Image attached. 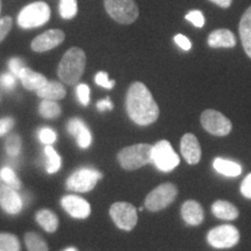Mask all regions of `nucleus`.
<instances>
[{
    "mask_svg": "<svg viewBox=\"0 0 251 251\" xmlns=\"http://www.w3.org/2000/svg\"><path fill=\"white\" fill-rule=\"evenodd\" d=\"M12 25H13V21H12L11 17L0 18V42L4 41L5 37L8 35Z\"/></svg>",
    "mask_w": 251,
    "mask_h": 251,
    "instance_id": "38",
    "label": "nucleus"
},
{
    "mask_svg": "<svg viewBox=\"0 0 251 251\" xmlns=\"http://www.w3.org/2000/svg\"><path fill=\"white\" fill-rule=\"evenodd\" d=\"M39 113L42 118L55 119L61 114V106L55 100L43 99L39 106Z\"/></svg>",
    "mask_w": 251,
    "mask_h": 251,
    "instance_id": "25",
    "label": "nucleus"
},
{
    "mask_svg": "<svg viewBox=\"0 0 251 251\" xmlns=\"http://www.w3.org/2000/svg\"><path fill=\"white\" fill-rule=\"evenodd\" d=\"M97 108H98L99 112H105V111H112L113 109V102L111 99L105 98L103 100H100V101L97 102Z\"/></svg>",
    "mask_w": 251,
    "mask_h": 251,
    "instance_id": "42",
    "label": "nucleus"
},
{
    "mask_svg": "<svg viewBox=\"0 0 251 251\" xmlns=\"http://www.w3.org/2000/svg\"><path fill=\"white\" fill-rule=\"evenodd\" d=\"M179 156L176 153L171 143L166 140H162L152 146L151 163L163 172H171L179 165Z\"/></svg>",
    "mask_w": 251,
    "mask_h": 251,
    "instance_id": "6",
    "label": "nucleus"
},
{
    "mask_svg": "<svg viewBox=\"0 0 251 251\" xmlns=\"http://www.w3.org/2000/svg\"><path fill=\"white\" fill-rule=\"evenodd\" d=\"M65 39L64 31L61 29H50L41 34L31 41V49L36 52H45L61 45Z\"/></svg>",
    "mask_w": 251,
    "mask_h": 251,
    "instance_id": "12",
    "label": "nucleus"
},
{
    "mask_svg": "<svg viewBox=\"0 0 251 251\" xmlns=\"http://www.w3.org/2000/svg\"><path fill=\"white\" fill-rule=\"evenodd\" d=\"M78 11L77 0H61L59 2V14L63 19H74Z\"/></svg>",
    "mask_w": 251,
    "mask_h": 251,
    "instance_id": "30",
    "label": "nucleus"
},
{
    "mask_svg": "<svg viewBox=\"0 0 251 251\" xmlns=\"http://www.w3.org/2000/svg\"><path fill=\"white\" fill-rule=\"evenodd\" d=\"M25 242H26L28 251H49L48 244L39 234L27 233L25 235Z\"/></svg>",
    "mask_w": 251,
    "mask_h": 251,
    "instance_id": "27",
    "label": "nucleus"
},
{
    "mask_svg": "<svg viewBox=\"0 0 251 251\" xmlns=\"http://www.w3.org/2000/svg\"><path fill=\"white\" fill-rule=\"evenodd\" d=\"M238 31H240L241 42H242L244 51L251 58V6L241 18Z\"/></svg>",
    "mask_w": 251,
    "mask_h": 251,
    "instance_id": "20",
    "label": "nucleus"
},
{
    "mask_svg": "<svg viewBox=\"0 0 251 251\" xmlns=\"http://www.w3.org/2000/svg\"><path fill=\"white\" fill-rule=\"evenodd\" d=\"M208 46L212 48H233L236 46V37L233 31L226 28L216 29L208 35Z\"/></svg>",
    "mask_w": 251,
    "mask_h": 251,
    "instance_id": "17",
    "label": "nucleus"
},
{
    "mask_svg": "<svg viewBox=\"0 0 251 251\" xmlns=\"http://www.w3.org/2000/svg\"><path fill=\"white\" fill-rule=\"evenodd\" d=\"M0 178L5 181L6 185L14 188V190L18 191L21 188L20 179H19L18 176L15 175V172L9 166H5V168L1 169V171H0Z\"/></svg>",
    "mask_w": 251,
    "mask_h": 251,
    "instance_id": "31",
    "label": "nucleus"
},
{
    "mask_svg": "<svg viewBox=\"0 0 251 251\" xmlns=\"http://www.w3.org/2000/svg\"><path fill=\"white\" fill-rule=\"evenodd\" d=\"M21 147H23V142H21V137L17 134H11L7 137L5 143V149L6 152L9 157L12 158H15L20 155Z\"/></svg>",
    "mask_w": 251,
    "mask_h": 251,
    "instance_id": "29",
    "label": "nucleus"
},
{
    "mask_svg": "<svg viewBox=\"0 0 251 251\" xmlns=\"http://www.w3.org/2000/svg\"><path fill=\"white\" fill-rule=\"evenodd\" d=\"M37 136H39V140L41 143L47 144V146H50L57 139V134L54 129L49 127H43L37 131Z\"/></svg>",
    "mask_w": 251,
    "mask_h": 251,
    "instance_id": "32",
    "label": "nucleus"
},
{
    "mask_svg": "<svg viewBox=\"0 0 251 251\" xmlns=\"http://www.w3.org/2000/svg\"><path fill=\"white\" fill-rule=\"evenodd\" d=\"M0 207L9 215H17L23 211L24 199L18 194V191L8 185L0 186Z\"/></svg>",
    "mask_w": 251,
    "mask_h": 251,
    "instance_id": "13",
    "label": "nucleus"
},
{
    "mask_svg": "<svg viewBox=\"0 0 251 251\" xmlns=\"http://www.w3.org/2000/svg\"><path fill=\"white\" fill-rule=\"evenodd\" d=\"M181 216L190 226H199L203 221V209L199 202L194 200H187L181 206Z\"/></svg>",
    "mask_w": 251,
    "mask_h": 251,
    "instance_id": "18",
    "label": "nucleus"
},
{
    "mask_svg": "<svg viewBox=\"0 0 251 251\" xmlns=\"http://www.w3.org/2000/svg\"><path fill=\"white\" fill-rule=\"evenodd\" d=\"M64 251H78V250L76 249V248H74V247H69Z\"/></svg>",
    "mask_w": 251,
    "mask_h": 251,
    "instance_id": "44",
    "label": "nucleus"
},
{
    "mask_svg": "<svg viewBox=\"0 0 251 251\" xmlns=\"http://www.w3.org/2000/svg\"><path fill=\"white\" fill-rule=\"evenodd\" d=\"M17 78L13 74L7 72V74H2L0 76V86L6 91L13 90L15 85H17Z\"/></svg>",
    "mask_w": 251,
    "mask_h": 251,
    "instance_id": "34",
    "label": "nucleus"
},
{
    "mask_svg": "<svg viewBox=\"0 0 251 251\" xmlns=\"http://www.w3.org/2000/svg\"><path fill=\"white\" fill-rule=\"evenodd\" d=\"M151 150L152 146L150 144H134L118 153V161L125 170H136L151 162Z\"/></svg>",
    "mask_w": 251,
    "mask_h": 251,
    "instance_id": "3",
    "label": "nucleus"
},
{
    "mask_svg": "<svg viewBox=\"0 0 251 251\" xmlns=\"http://www.w3.org/2000/svg\"><path fill=\"white\" fill-rule=\"evenodd\" d=\"M180 151L188 164H198L201 158V148L199 141L193 134H185L180 141Z\"/></svg>",
    "mask_w": 251,
    "mask_h": 251,
    "instance_id": "15",
    "label": "nucleus"
},
{
    "mask_svg": "<svg viewBox=\"0 0 251 251\" xmlns=\"http://www.w3.org/2000/svg\"><path fill=\"white\" fill-rule=\"evenodd\" d=\"M212 212L216 218L227 220V221H231V220L237 219L238 209L235 207L233 203L225 201V200H218L213 203Z\"/></svg>",
    "mask_w": 251,
    "mask_h": 251,
    "instance_id": "23",
    "label": "nucleus"
},
{
    "mask_svg": "<svg viewBox=\"0 0 251 251\" xmlns=\"http://www.w3.org/2000/svg\"><path fill=\"white\" fill-rule=\"evenodd\" d=\"M109 215L118 228L129 231L137 224L136 208L128 202H115L109 208Z\"/></svg>",
    "mask_w": 251,
    "mask_h": 251,
    "instance_id": "10",
    "label": "nucleus"
},
{
    "mask_svg": "<svg viewBox=\"0 0 251 251\" xmlns=\"http://www.w3.org/2000/svg\"><path fill=\"white\" fill-rule=\"evenodd\" d=\"M49 18V6L43 1H36L21 9V12L18 15V25L24 29L36 28L48 23Z\"/></svg>",
    "mask_w": 251,
    "mask_h": 251,
    "instance_id": "4",
    "label": "nucleus"
},
{
    "mask_svg": "<svg viewBox=\"0 0 251 251\" xmlns=\"http://www.w3.org/2000/svg\"><path fill=\"white\" fill-rule=\"evenodd\" d=\"M128 117L139 126H149L158 119L159 108L148 87L135 81L128 89L126 97Z\"/></svg>",
    "mask_w": 251,
    "mask_h": 251,
    "instance_id": "1",
    "label": "nucleus"
},
{
    "mask_svg": "<svg viewBox=\"0 0 251 251\" xmlns=\"http://www.w3.org/2000/svg\"><path fill=\"white\" fill-rule=\"evenodd\" d=\"M105 9L113 20L121 25H130L139 18V7L134 0H103Z\"/></svg>",
    "mask_w": 251,
    "mask_h": 251,
    "instance_id": "5",
    "label": "nucleus"
},
{
    "mask_svg": "<svg viewBox=\"0 0 251 251\" xmlns=\"http://www.w3.org/2000/svg\"><path fill=\"white\" fill-rule=\"evenodd\" d=\"M209 1L214 2L215 5H218L219 7H221V8H228V7H230L233 0H209Z\"/></svg>",
    "mask_w": 251,
    "mask_h": 251,
    "instance_id": "43",
    "label": "nucleus"
},
{
    "mask_svg": "<svg viewBox=\"0 0 251 251\" xmlns=\"http://www.w3.org/2000/svg\"><path fill=\"white\" fill-rule=\"evenodd\" d=\"M18 237L9 233H0V251H20Z\"/></svg>",
    "mask_w": 251,
    "mask_h": 251,
    "instance_id": "28",
    "label": "nucleus"
},
{
    "mask_svg": "<svg viewBox=\"0 0 251 251\" xmlns=\"http://www.w3.org/2000/svg\"><path fill=\"white\" fill-rule=\"evenodd\" d=\"M8 68H9V72L13 74L15 77L19 78L21 71H23L26 67H25V63L23 59L19 57H13L8 61Z\"/></svg>",
    "mask_w": 251,
    "mask_h": 251,
    "instance_id": "37",
    "label": "nucleus"
},
{
    "mask_svg": "<svg viewBox=\"0 0 251 251\" xmlns=\"http://www.w3.org/2000/svg\"><path fill=\"white\" fill-rule=\"evenodd\" d=\"M86 65V56L83 49L72 47L63 55L58 65V77L64 84L74 85L79 81Z\"/></svg>",
    "mask_w": 251,
    "mask_h": 251,
    "instance_id": "2",
    "label": "nucleus"
},
{
    "mask_svg": "<svg viewBox=\"0 0 251 251\" xmlns=\"http://www.w3.org/2000/svg\"><path fill=\"white\" fill-rule=\"evenodd\" d=\"M175 42L177 43L181 49L185 50V51H188V50L191 49V47H192L191 41L188 40L186 36H184L183 34H177V35L175 36Z\"/></svg>",
    "mask_w": 251,
    "mask_h": 251,
    "instance_id": "41",
    "label": "nucleus"
},
{
    "mask_svg": "<svg viewBox=\"0 0 251 251\" xmlns=\"http://www.w3.org/2000/svg\"><path fill=\"white\" fill-rule=\"evenodd\" d=\"M36 94L42 99L57 101V100L64 98L67 91H65L63 84L58 83V81H48L45 86H42L40 90L36 91Z\"/></svg>",
    "mask_w": 251,
    "mask_h": 251,
    "instance_id": "21",
    "label": "nucleus"
},
{
    "mask_svg": "<svg viewBox=\"0 0 251 251\" xmlns=\"http://www.w3.org/2000/svg\"><path fill=\"white\" fill-rule=\"evenodd\" d=\"M203 129L215 136H226L231 131V122L222 113L214 109H207L201 114Z\"/></svg>",
    "mask_w": 251,
    "mask_h": 251,
    "instance_id": "11",
    "label": "nucleus"
},
{
    "mask_svg": "<svg viewBox=\"0 0 251 251\" xmlns=\"http://www.w3.org/2000/svg\"><path fill=\"white\" fill-rule=\"evenodd\" d=\"M14 119L11 117L0 119V136H4L13 128Z\"/></svg>",
    "mask_w": 251,
    "mask_h": 251,
    "instance_id": "39",
    "label": "nucleus"
},
{
    "mask_svg": "<svg viewBox=\"0 0 251 251\" xmlns=\"http://www.w3.org/2000/svg\"><path fill=\"white\" fill-rule=\"evenodd\" d=\"M0 11H1V0H0Z\"/></svg>",
    "mask_w": 251,
    "mask_h": 251,
    "instance_id": "45",
    "label": "nucleus"
},
{
    "mask_svg": "<svg viewBox=\"0 0 251 251\" xmlns=\"http://www.w3.org/2000/svg\"><path fill=\"white\" fill-rule=\"evenodd\" d=\"M178 190L174 184L166 183L157 186L146 198L144 206L150 212H158L168 207L177 198Z\"/></svg>",
    "mask_w": 251,
    "mask_h": 251,
    "instance_id": "8",
    "label": "nucleus"
},
{
    "mask_svg": "<svg viewBox=\"0 0 251 251\" xmlns=\"http://www.w3.org/2000/svg\"><path fill=\"white\" fill-rule=\"evenodd\" d=\"M241 193L248 199H251V174L248 175L241 184Z\"/></svg>",
    "mask_w": 251,
    "mask_h": 251,
    "instance_id": "40",
    "label": "nucleus"
},
{
    "mask_svg": "<svg viewBox=\"0 0 251 251\" xmlns=\"http://www.w3.org/2000/svg\"><path fill=\"white\" fill-rule=\"evenodd\" d=\"M45 155L47 157V172L50 175L56 174L61 169V157L51 146H47L45 148Z\"/></svg>",
    "mask_w": 251,
    "mask_h": 251,
    "instance_id": "26",
    "label": "nucleus"
},
{
    "mask_svg": "<svg viewBox=\"0 0 251 251\" xmlns=\"http://www.w3.org/2000/svg\"><path fill=\"white\" fill-rule=\"evenodd\" d=\"M185 19H186L187 21H190L193 26H196L198 28H202L205 26V17H203V14L200 11H198V9H193V11L188 12Z\"/></svg>",
    "mask_w": 251,
    "mask_h": 251,
    "instance_id": "33",
    "label": "nucleus"
},
{
    "mask_svg": "<svg viewBox=\"0 0 251 251\" xmlns=\"http://www.w3.org/2000/svg\"><path fill=\"white\" fill-rule=\"evenodd\" d=\"M213 168L219 174L224 175L226 177H237V176L242 174V166L238 164V163L230 161V159L220 158V157L214 159Z\"/></svg>",
    "mask_w": 251,
    "mask_h": 251,
    "instance_id": "22",
    "label": "nucleus"
},
{
    "mask_svg": "<svg viewBox=\"0 0 251 251\" xmlns=\"http://www.w3.org/2000/svg\"><path fill=\"white\" fill-rule=\"evenodd\" d=\"M240 241V231L231 225H222L213 228L207 234V242L216 249H229Z\"/></svg>",
    "mask_w": 251,
    "mask_h": 251,
    "instance_id": "9",
    "label": "nucleus"
},
{
    "mask_svg": "<svg viewBox=\"0 0 251 251\" xmlns=\"http://www.w3.org/2000/svg\"><path fill=\"white\" fill-rule=\"evenodd\" d=\"M36 222L48 233H55L58 228V218L49 209H41L35 215Z\"/></svg>",
    "mask_w": 251,
    "mask_h": 251,
    "instance_id": "24",
    "label": "nucleus"
},
{
    "mask_svg": "<svg viewBox=\"0 0 251 251\" xmlns=\"http://www.w3.org/2000/svg\"><path fill=\"white\" fill-rule=\"evenodd\" d=\"M68 131L71 136L76 137L78 147L81 149L90 148L92 143V134L89 129V127L85 125L81 119L74 118L68 122Z\"/></svg>",
    "mask_w": 251,
    "mask_h": 251,
    "instance_id": "16",
    "label": "nucleus"
},
{
    "mask_svg": "<svg viewBox=\"0 0 251 251\" xmlns=\"http://www.w3.org/2000/svg\"><path fill=\"white\" fill-rule=\"evenodd\" d=\"M94 80H96L97 85L105 87V89H107V90H112L115 85V81L114 80H109L108 75L106 74V72H103V71L98 72V74L96 75V78H94Z\"/></svg>",
    "mask_w": 251,
    "mask_h": 251,
    "instance_id": "36",
    "label": "nucleus"
},
{
    "mask_svg": "<svg viewBox=\"0 0 251 251\" xmlns=\"http://www.w3.org/2000/svg\"><path fill=\"white\" fill-rule=\"evenodd\" d=\"M77 98L83 106H87L90 102V87L86 84H79L76 89Z\"/></svg>",
    "mask_w": 251,
    "mask_h": 251,
    "instance_id": "35",
    "label": "nucleus"
},
{
    "mask_svg": "<svg viewBox=\"0 0 251 251\" xmlns=\"http://www.w3.org/2000/svg\"><path fill=\"white\" fill-rule=\"evenodd\" d=\"M102 177L101 172L96 169L81 168L75 171L67 180L68 190L75 192L85 193L93 190L100 178Z\"/></svg>",
    "mask_w": 251,
    "mask_h": 251,
    "instance_id": "7",
    "label": "nucleus"
},
{
    "mask_svg": "<svg viewBox=\"0 0 251 251\" xmlns=\"http://www.w3.org/2000/svg\"><path fill=\"white\" fill-rule=\"evenodd\" d=\"M61 203L65 212L75 219H86L91 214L90 203L78 196L63 197Z\"/></svg>",
    "mask_w": 251,
    "mask_h": 251,
    "instance_id": "14",
    "label": "nucleus"
},
{
    "mask_svg": "<svg viewBox=\"0 0 251 251\" xmlns=\"http://www.w3.org/2000/svg\"><path fill=\"white\" fill-rule=\"evenodd\" d=\"M19 79L21 80V84H23L25 89L29 91H35V92L48 83V79L42 74L33 71L29 68H25L21 71Z\"/></svg>",
    "mask_w": 251,
    "mask_h": 251,
    "instance_id": "19",
    "label": "nucleus"
}]
</instances>
